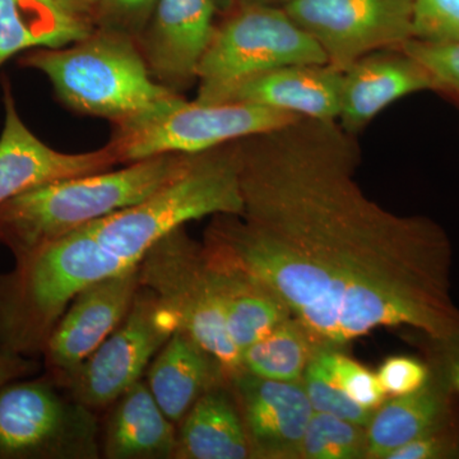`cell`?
Instances as JSON below:
<instances>
[{
    "mask_svg": "<svg viewBox=\"0 0 459 459\" xmlns=\"http://www.w3.org/2000/svg\"><path fill=\"white\" fill-rule=\"evenodd\" d=\"M344 72L329 65H291L256 74L221 102H244L323 122H337Z\"/></svg>",
    "mask_w": 459,
    "mask_h": 459,
    "instance_id": "obj_17",
    "label": "cell"
},
{
    "mask_svg": "<svg viewBox=\"0 0 459 459\" xmlns=\"http://www.w3.org/2000/svg\"><path fill=\"white\" fill-rule=\"evenodd\" d=\"M241 212L234 141L195 153L180 174L150 197L86 226L108 252L138 264L153 244L186 222Z\"/></svg>",
    "mask_w": 459,
    "mask_h": 459,
    "instance_id": "obj_5",
    "label": "cell"
},
{
    "mask_svg": "<svg viewBox=\"0 0 459 459\" xmlns=\"http://www.w3.org/2000/svg\"><path fill=\"white\" fill-rule=\"evenodd\" d=\"M303 385L314 411L329 413L367 429L374 411L352 401L332 379L318 358L313 359L305 370Z\"/></svg>",
    "mask_w": 459,
    "mask_h": 459,
    "instance_id": "obj_26",
    "label": "cell"
},
{
    "mask_svg": "<svg viewBox=\"0 0 459 459\" xmlns=\"http://www.w3.org/2000/svg\"><path fill=\"white\" fill-rule=\"evenodd\" d=\"M282 8L341 72L413 39L415 0H290Z\"/></svg>",
    "mask_w": 459,
    "mask_h": 459,
    "instance_id": "obj_11",
    "label": "cell"
},
{
    "mask_svg": "<svg viewBox=\"0 0 459 459\" xmlns=\"http://www.w3.org/2000/svg\"><path fill=\"white\" fill-rule=\"evenodd\" d=\"M238 412L256 458L300 457L314 410L301 382L264 379L243 373L230 379Z\"/></svg>",
    "mask_w": 459,
    "mask_h": 459,
    "instance_id": "obj_15",
    "label": "cell"
},
{
    "mask_svg": "<svg viewBox=\"0 0 459 459\" xmlns=\"http://www.w3.org/2000/svg\"><path fill=\"white\" fill-rule=\"evenodd\" d=\"M316 358L332 379L356 403L376 411L385 402L386 394L377 374L347 358L343 353L320 349Z\"/></svg>",
    "mask_w": 459,
    "mask_h": 459,
    "instance_id": "obj_27",
    "label": "cell"
},
{
    "mask_svg": "<svg viewBox=\"0 0 459 459\" xmlns=\"http://www.w3.org/2000/svg\"><path fill=\"white\" fill-rule=\"evenodd\" d=\"M18 63L47 75L69 110L104 117L113 126L183 98L153 80L137 40L122 33L95 29L68 47L27 51Z\"/></svg>",
    "mask_w": 459,
    "mask_h": 459,
    "instance_id": "obj_4",
    "label": "cell"
},
{
    "mask_svg": "<svg viewBox=\"0 0 459 459\" xmlns=\"http://www.w3.org/2000/svg\"><path fill=\"white\" fill-rule=\"evenodd\" d=\"M99 458L98 415L49 374L0 388V459Z\"/></svg>",
    "mask_w": 459,
    "mask_h": 459,
    "instance_id": "obj_8",
    "label": "cell"
},
{
    "mask_svg": "<svg viewBox=\"0 0 459 459\" xmlns=\"http://www.w3.org/2000/svg\"><path fill=\"white\" fill-rule=\"evenodd\" d=\"M146 383L178 427L202 395L230 380L217 359L179 328L148 365Z\"/></svg>",
    "mask_w": 459,
    "mask_h": 459,
    "instance_id": "obj_18",
    "label": "cell"
},
{
    "mask_svg": "<svg viewBox=\"0 0 459 459\" xmlns=\"http://www.w3.org/2000/svg\"><path fill=\"white\" fill-rule=\"evenodd\" d=\"M253 457L243 419L222 385L202 395L178 425L174 459Z\"/></svg>",
    "mask_w": 459,
    "mask_h": 459,
    "instance_id": "obj_22",
    "label": "cell"
},
{
    "mask_svg": "<svg viewBox=\"0 0 459 459\" xmlns=\"http://www.w3.org/2000/svg\"><path fill=\"white\" fill-rule=\"evenodd\" d=\"M413 39L459 41V0H415Z\"/></svg>",
    "mask_w": 459,
    "mask_h": 459,
    "instance_id": "obj_30",
    "label": "cell"
},
{
    "mask_svg": "<svg viewBox=\"0 0 459 459\" xmlns=\"http://www.w3.org/2000/svg\"><path fill=\"white\" fill-rule=\"evenodd\" d=\"M427 341L434 344L439 351V367L435 371L459 394V336L446 341H433L429 338Z\"/></svg>",
    "mask_w": 459,
    "mask_h": 459,
    "instance_id": "obj_32",
    "label": "cell"
},
{
    "mask_svg": "<svg viewBox=\"0 0 459 459\" xmlns=\"http://www.w3.org/2000/svg\"><path fill=\"white\" fill-rule=\"evenodd\" d=\"M204 256L221 295L230 336L241 353L292 316L286 305L258 282L228 265L211 261L204 253Z\"/></svg>",
    "mask_w": 459,
    "mask_h": 459,
    "instance_id": "obj_23",
    "label": "cell"
},
{
    "mask_svg": "<svg viewBox=\"0 0 459 459\" xmlns=\"http://www.w3.org/2000/svg\"><path fill=\"white\" fill-rule=\"evenodd\" d=\"M141 286L159 296L179 318L180 329L214 356L229 379L243 373V353L230 336L221 295L205 265L204 247L174 230L138 263Z\"/></svg>",
    "mask_w": 459,
    "mask_h": 459,
    "instance_id": "obj_9",
    "label": "cell"
},
{
    "mask_svg": "<svg viewBox=\"0 0 459 459\" xmlns=\"http://www.w3.org/2000/svg\"><path fill=\"white\" fill-rule=\"evenodd\" d=\"M5 119L0 134V205L29 190L120 165L110 143L83 153L59 152L39 140L21 119L11 84L3 82Z\"/></svg>",
    "mask_w": 459,
    "mask_h": 459,
    "instance_id": "obj_13",
    "label": "cell"
},
{
    "mask_svg": "<svg viewBox=\"0 0 459 459\" xmlns=\"http://www.w3.org/2000/svg\"><path fill=\"white\" fill-rule=\"evenodd\" d=\"M290 0H237V3H246V4L273 5V7H283Z\"/></svg>",
    "mask_w": 459,
    "mask_h": 459,
    "instance_id": "obj_35",
    "label": "cell"
},
{
    "mask_svg": "<svg viewBox=\"0 0 459 459\" xmlns=\"http://www.w3.org/2000/svg\"><path fill=\"white\" fill-rule=\"evenodd\" d=\"M225 14L199 65L198 101L221 102L238 83L280 66L328 65L322 48L282 7L237 3Z\"/></svg>",
    "mask_w": 459,
    "mask_h": 459,
    "instance_id": "obj_6",
    "label": "cell"
},
{
    "mask_svg": "<svg viewBox=\"0 0 459 459\" xmlns=\"http://www.w3.org/2000/svg\"><path fill=\"white\" fill-rule=\"evenodd\" d=\"M320 349L307 329L290 316L270 334L244 350V370L264 379L301 382Z\"/></svg>",
    "mask_w": 459,
    "mask_h": 459,
    "instance_id": "obj_24",
    "label": "cell"
},
{
    "mask_svg": "<svg viewBox=\"0 0 459 459\" xmlns=\"http://www.w3.org/2000/svg\"><path fill=\"white\" fill-rule=\"evenodd\" d=\"M40 370L38 359L0 351V388L13 380L35 376Z\"/></svg>",
    "mask_w": 459,
    "mask_h": 459,
    "instance_id": "obj_33",
    "label": "cell"
},
{
    "mask_svg": "<svg viewBox=\"0 0 459 459\" xmlns=\"http://www.w3.org/2000/svg\"><path fill=\"white\" fill-rule=\"evenodd\" d=\"M431 371L424 388L392 397L374 411L367 428L368 458H388L394 449L429 433L452 415L455 389L439 373Z\"/></svg>",
    "mask_w": 459,
    "mask_h": 459,
    "instance_id": "obj_21",
    "label": "cell"
},
{
    "mask_svg": "<svg viewBox=\"0 0 459 459\" xmlns=\"http://www.w3.org/2000/svg\"><path fill=\"white\" fill-rule=\"evenodd\" d=\"M140 289L138 264L84 287L47 344V373L57 380L77 369L119 327Z\"/></svg>",
    "mask_w": 459,
    "mask_h": 459,
    "instance_id": "obj_12",
    "label": "cell"
},
{
    "mask_svg": "<svg viewBox=\"0 0 459 459\" xmlns=\"http://www.w3.org/2000/svg\"><path fill=\"white\" fill-rule=\"evenodd\" d=\"M424 66L433 81L434 92L459 107V41L430 42L412 39L402 47Z\"/></svg>",
    "mask_w": 459,
    "mask_h": 459,
    "instance_id": "obj_28",
    "label": "cell"
},
{
    "mask_svg": "<svg viewBox=\"0 0 459 459\" xmlns=\"http://www.w3.org/2000/svg\"><path fill=\"white\" fill-rule=\"evenodd\" d=\"M214 5H216L219 13H228L231 11L232 7L237 4V0H213Z\"/></svg>",
    "mask_w": 459,
    "mask_h": 459,
    "instance_id": "obj_36",
    "label": "cell"
},
{
    "mask_svg": "<svg viewBox=\"0 0 459 459\" xmlns=\"http://www.w3.org/2000/svg\"><path fill=\"white\" fill-rule=\"evenodd\" d=\"M159 0H101L92 14L95 29L138 40L155 13Z\"/></svg>",
    "mask_w": 459,
    "mask_h": 459,
    "instance_id": "obj_29",
    "label": "cell"
},
{
    "mask_svg": "<svg viewBox=\"0 0 459 459\" xmlns=\"http://www.w3.org/2000/svg\"><path fill=\"white\" fill-rule=\"evenodd\" d=\"M95 31L63 0H0V66L16 54L68 47Z\"/></svg>",
    "mask_w": 459,
    "mask_h": 459,
    "instance_id": "obj_20",
    "label": "cell"
},
{
    "mask_svg": "<svg viewBox=\"0 0 459 459\" xmlns=\"http://www.w3.org/2000/svg\"><path fill=\"white\" fill-rule=\"evenodd\" d=\"M195 153H166L119 170L57 180L0 205V246L14 259L108 214L140 204L180 174Z\"/></svg>",
    "mask_w": 459,
    "mask_h": 459,
    "instance_id": "obj_3",
    "label": "cell"
},
{
    "mask_svg": "<svg viewBox=\"0 0 459 459\" xmlns=\"http://www.w3.org/2000/svg\"><path fill=\"white\" fill-rule=\"evenodd\" d=\"M72 9L92 21V14L101 0H63Z\"/></svg>",
    "mask_w": 459,
    "mask_h": 459,
    "instance_id": "obj_34",
    "label": "cell"
},
{
    "mask_svg": "<svg viewBox=\"0 0 459 459\" xmlns=\"http://www.w3.org/2000/svg\"><path fill=\"white\" fill-rule=\"evenodd\" d=\"M217 12L213 0H159L137 40L157 83L181 93L198 82L199 65L212 39Z\"/></svg>",
    "mask_w": 459,
    "mask_h": 459,
    "instance_id": "obj_14",
    "label": "cell"
},
{
    "mask_svg": "<svg viewBox=\"0 0 459 459\" xmlns=\"http://www.w3.org/2000/svg\"><path fill=\"white\" fill-rule=\"evenodd\" d=\"M87 226L36 247L0 273V351L39 359L84 287L133 267Z\"/></svg>",
    "mask_w": 459,
    "mask_h": 459,
    "instance_id": "obj_2",
    "label": "cell"
},
{
    "mask_svg": "<svg viewBox=\"0 0 459 459\" xmlns=\"http://www.w3.org/2000/svg\"><path fill=\"white\" fill-rule=\"evenodd\" d=\"M179 328L177 314L155 292L141 286L119 327L77 369L56 380L95 412L108 409L142 380L157 352Z\"/></svg>",
    "mask_w": 459,
    "mask_h": 459,
    "instance_id": "obj_10",
    "label": "cell"
},
{
    "mask_svg": "<svg viewBox=\"0 0 459 459\" xmlns=\"http://www.w3.org/2000/svg\"><path fill=\"white\" fill-rule=\"evenodd\" d=\"M299 115L244 102H201L180 98L170 107L114 124L108 143L120 164L166 153H199L258 133L282 128Z\"/></svg>",
    "mask_w": 459,
    "mask_h": 459,
    "instance_id": "obj_7",
    "label": "cell"
},
{
    "mask_svg": "<svg viewBox=\"0 0 459 459\" xmlns=\"http://www.w3.org/2000/svg\"><path fill=\"white\" fill-rule=\"evenodd\" d=\"M433 89L424 66L403 49L374 51L344 72L337 122L356 135L397 100Z\"/></svg>",
    "mask_w": 459,
    "mask_h": 459,
    "instance_id": "obj_16",
    "label": "cell"
},
{
    "mask_svg": "<svg viewBox=\"0 0 459 459\" xmlns=\"http://www.w3.org/2000/svg\"><path fill=\"white\" fill-rule=\"evenodd\" d=\"M430 367L418 359L409 356H394L385 361L377 371L380 385L385 388L386 395L400 397L415 394L424 388L430 380Z\"/></svg>",
    "mask_w": 459,
    "mask_h": 459,
    "instance_id": "obj_31",
    "label": "cell"
},
{
    "mask_svg": "<svg viewBox=\"0 0 459 459\" xmlns=\"http://www.w3.org/2000/svg\"><path fill=\"white\" fill-rule=\"evenodd\" d=\"M101 429V457L174 459L178 427L165 415L146 380L133 385L111 404Z\"/></svg>",
    "mask_w": 459,
    "mask_h": 459,
    "instance_id": "obj_19",
    "label": "cell"
},
{
    "mask_svg": "<svg viewBox=\"0 0 459 459\" xmlns=\"http://www.w3.org/2000/svg\"><path fill=\"white\" fill-rule=\"evenodd\" d=\"M367 429L329 413L314 411L300 457L307 459H358L367 457Z\"/></svg>",
    "mask_w": 459,
    "mask_h": 459,
    "instance_id": "obj_25",
    "label": "cell"
},
{
    "mask_svg": "<svg viewBox=\"0 0 459 459\" xmlns=\"http://www.w3.org/2000/svg\"><path fill=\"white\" fill-rule=\"evenodd\" d=\"M235 152L243 212L213 216L208 259L267 289L322 349L382 327L459 336L451 238L365 195L356 135L300 117L235 141Z\"/></svg>",
    "mask_w": 459,
    "mask_h": 459,
    "instance_id": "obj_1",
    "label": "cell"
}]
</instances>
